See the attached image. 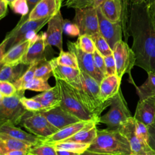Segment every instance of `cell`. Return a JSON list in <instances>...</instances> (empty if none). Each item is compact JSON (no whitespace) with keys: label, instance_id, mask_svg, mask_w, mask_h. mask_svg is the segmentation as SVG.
<instances>
[{"label":"cell","instance_id":"52a82bcc","mask_svg":"<svg viewBox=\"0 0 155 155\" xmlns=\"http://www.w3.org/2000/svg\"><path fill=\"white\" fill-rule=\"evenodd\" d=\"M50 18H47L35 21L28 20L19 25H16L5 37L7 41V51L24 41L33 39L38 35L37 33L45 24H48Z\"/></svg>","mask_w":155,"mask_h":155},{"label":"cell","instance_id":"4dcf8cb0","mask_svg":"<svg viewBox=\"0 0 155 155\" xmlns=\"http://www.w3.org/2000/svg\"><path fill=\"white\" fill-rule=\"evenodd\" d=\"M53 59L58 65L79 69L76 57L74 53L70 51H61L59 56L53 58Z\"/></svg>","mask_w":155,"mask_h":155},{"label":"cell","instance_id":"d6a6232c","mask_svg":"<svg viewBox=\"0 0 155 155\" xmlns=\"http://www.w3.org/2000/svg\"><path fill=\"white\" fill-rule=\"evenodd\" d=\"M51 76H53V67L50 61L45 59L39 61L35 71V78L48 81Z\"/></svg>","mask_w":155,"mask_h":155},{"label":"cell","instance_id":"836d02e7","mask_svg":"<svg viewBox=\"0 0 155 155\" xmlns=\"http://www.w3.org/2000/svg\"><path fill=\"white\" fill-rule=\"evenodd\" d=\"M91 36L94 42L96 49L104 56H108L113 54V50L100 33H96Z\"/></svg>","mask_w":155,"mask_h":155},{"label":"cell","instance_id":"8d00e7d4","mask_svg":"<svg viewBox=\"0 0 155 155\" xmlns=\"http://www.w3.org/2000/svg\"><path fill=\"white\" fill-rule=\"evenodd\" d=\"M31 155H57L56 150L53 145L47 143H41L33 147L30 151Z\"/></svg>","mask_w":155,"mask_h":155},{"label":"cell","instance_id":"f6af8a7d","mask_svg":"<svg viewBox=\"0 0 155 155\" xmlns=\"http://www.w3.org/2000/svg\"><path fill=\"white\" fill-rule=\"evenodd\" d=\"M107 76L116 75V67L113 54L108 56H104Z\"/></svg>","mask_w":155,"mask_h":155},{"label":"cell","instance_id":"8fae6325","mask_svg":"<svg viewBox=\"0 0 155 155\" xmlns=\"http://www.w3.org/2000/svg\"><path fill=\"white\" fill-rule=\"evenodd\" d=\"M118 130L128 140L131 154L136 155H155V151L150 147L149 144L137 136L133 116L124 123Z\"/></svg>","mask_w":155,"mask_h":155},{"label":"cell","instance_id":"7402d4cb","mask_svg":"<svg viewBox=\"0 0 155 155\" xmlns=\"http://www.w3.org/2000/svg\"><path fill=\"white\" fill-rule=\"evenodd\" d=\"M0 133L7 134L19 140L34 147L42 143V139L28 133L12 124L7 123L0 125Z\"/></svg>","mask_w":155,"mask_h":155},{"label":"cell","instance_id":"603a6c76","mask_svg":"<svg viewBox=\"0 0 155 155\" xmlns=\"http://www.w3.org/2000/svg\"><path fill=\"white\" fill-rule=\"evenodd\" d=\"M53 67V76L56 79H59L73 85L80 81L81 70L69 67L58 65L53 58L50 60Z\"/></svg>","mask_w":155,"mask_h":155},{"label":"cell","instance_id":"30bf717a","mask_svg":"<svg viewBox=\"0 0 155 155\" xmlns=\"http://www.w3.org/2000/svg\"><path fill=\"white\" fill-rule=\"evenodd\" d=\"M73 22L78 27L80 35L93 36L99 33L97 8L93 6L75 9Z\"/></svg>","mask_w":155,"mask_h":155},{"label":"cell","instance_id":"f1b7e54d","mask_svg":"<svg viewBox=\"0 0 155 155\" xmlns=\"http://www.w3.org/2000/svg\"><path fill=\"white\" fill-rule=\"evenodd\" d=\"M24 64L18 65H1L0 70V81L14 83L24 73Z\"/></svg>","mask_w":155,"mask_h":155},{"label":"cell","instance_id":"9c48e42d","mask_svg":"<svg viewBox=\"0 0 155 155\" xmlns=\"http://www.w3.org/2000/svg\"><path fill=\"white\" fill-rule=\"evenodd\" d=\"M20 124L31 134L42 139L51 136L58 131L40 112L27 111Z\"/></svg>","mask_w":155,"mask_h":155},{"label":"cell","instance_id":"484cf974","mask_svg":"<svg viewBox=\"0 0 155 155\" xmlns=\"http://www.w3.org/2000/svg\"><path fill=\"white\" fill-rule=\"evenodd\" d=\"M33 147L7 134L0 133V155L13 150L30 151Z\"/></svg>","mask_w":155,"mask_h":155},{"label":"cell","instance_id":"816d5d0a","mask_svg":"<svg viewBox=\"0 0 155 155\" xmlns=\"http://www.w3.org/2000/svg\"><path fill=\"white\" fill-rule=\"evenodd\" d=\"M29 151L19 150H13L9 151L4 155H28Z\"/></svg>","mask_w":155,"mask_h":155},{"label":"cell","instance_id":"6da1fadb","mask_svg":"<svg viewBox=\"0 0 155 155\" xmlns=\"http://www.w3.org/2000/svg\"><path fill=\"white\" fill-rule=\"evenodd\" d=\"M128 27L133 39L131 49L136 56L135 65L147 73H155V28L146 1L131 5Z\"/></svg>","mask_w":155,"mask_h":155},{"label":"cell","instance_id":"d590c367","mask_svg":"<svg viewBox=\"0 0 155 155\" xmlns=\"http://www.w3.org/2000/svg\"><path fill=\"white\" fill-rule=\"evenodd\" d=\"M51 87L48 83V81L41 78H33L30 82L25 84L22 90H31L35 91L44 92L48 90H50Z\"/></svg>","mask_w":155,"mask_h":155},{"label":"cell","instance_id":"bcb514c9","mask_svg":"<svg viewBox=\"0 0 155 155\" xmlns=\"http://www.w3.org/2000/svg\"><path fill=\"white\" fill-rule=\"evenodd\" d=\"M148 130L149 134L148 144L155 151V119L151 124L148 126Z\"/></svg>","mask_w":155,"mask_h":155},{"label":"cell","instance_id":"277c9868","mask_svg":"<svg viewBox=\"0 0 155 155\" xmlns=\"http://www.w3.org/2000/svg\"><path fill=\"white\" fill-rule=\"evenodd\" d=\"M56 84L59 88L62 107L81 120H99L84 106L71 85L59 79H56Z\"/></svg>","mask_w":155,"mask_h":155},{"label":"cell","instance_id":"f546056e","mask_svg":"<svg viewBox=\"0 0 155 155\" xmlns=\"http://www.w3.org/2000/svg\"><path fill=\"white\" fill-rule=\"evenodd\" d=\"M52 145H53L56 150H65L81 154L88 150L90 144L81 143L74 142H62L54 143Z\"/></svg>","mask_w":155,"mask_h":155},{"label":"cell","instance_id":"74e56055","mask_svg":"<svg viewBox=\"0 0 155 155\" xmlns=\"http://www.w3.org/2000/svg\"><path fill=\"white\" fill-rule=\"evenodd\" d=\"M21 102L25 110L30 112H44L45 110L42 104L33 97L27 98L22 96L21 98Z\"/></svg>","mask_w":155,"mask_h":155},{"label":"cell","instance_id":"ab89813d","mask_svg":"<svg viewBox=\"0 0 155 155\" xmlns=\"http://www.w3.org/2000/svg\"><path fill=\"white\" fill-rule=\"evenodd\" d=\"M17 91L18 90L13 83L0 81V96L10 97L14 96Z\"/></svg>","mask_w":155,"mask_h":155},{"label":"cell","instance_id":"9f6ffc18","mask_svg":"<svg viewBox=\"0 0 155 155\" xmlns=\"http://www.w3.org/2000/svg\"><path fill=\"white\" fill-rule=\"evenodd\" d=\"M131 4H141L143 2H145L146 0H129Z\"/></svg>","mask_w":155,"mask_h":155},{"label":"cell","instance_id":"e0dca14e","mask_svg":"<svg viewBox=\"0 0 155 155\" xmlns=\"http://www.w3.org/2000/svg\"><path fill=\"white\" fill-rule=\"evenodd\" d=\"M47 46L48 45L46 42L45 32L38 34L22 59V64L28 66L34 62L46 59L45 53Z\"/></svg>","mask_w":155,"mask_h":155},{"label":"cell","instance_id":"cb8c5ba5","mask_svg":"<svg viewBox=\"0 0 155 155\" xmlns=\"http://www.w3.org/2000/svg\"><path fill=\"white\" fill-rule=\"evenodd\" d=\"M32 97L42 104L45 111L60 106L61 103V93L59 87L56 84L50 90Z\"/></svg>","mask_w":155,"mask_h":155},{"label":"cell","instance_id":"3957f363","mask_svg":"<svg viewBox=\"0 0 155 155\" xmlns=\"http://www.w3.org/2000/svg\"><path fill=\"white\" fill-rule=\"evenodd\" d=\"M99 85L89 74L81 71L79 82L71 85L84 106L98 119H100L102 112L109 106L101 100Z\"/></svg>","mask_w":155,"mask_h":155},{"label":"cell","instance_id":"5b68a950","mask_svg":"<svg viewBox=\"0 0 155 155\" xmlns=\"http://www.w3.org/2000/svg\"><path fill=\"white\" fill-rule=\"evenodd\" d=\"M25 90H19L12 96H0V125L9 123L14 125L20 124L28 111L21 102Z\"/></svg>","mask_w":155,"mask_h":155},{"label":"cell","instance_id":"f35d334b","mask_svg":"<svg viewBox=\"0 0 155 155\" xmlns=\"http://www.w3.org/2000/svg\"><path fill=\"white\" fill-rule=\"evenodd\" d=\"M10 7L15 13L21 15V17H25L28 14V6L27 0H16Z\"/></svg>","mask_w":155,"mask_h":155},{"label":"cell","instance_id":"83f0119b","mask_svg":"<svg viewBox=\"0 0 155 155\" xmlns=\"http://www.w3.org/2000/svg\"><path fill=\"white\" fill-rule=\"evenodd\" d=\"M148 78L146 81L140 86L134 85L139 101L155 96V73L147 72Z\"/></svg>","mask_w":155,"mask_h":155},{"label":"cell","instance_id":"d6986e66","mask_svg":"<svg viewBox=\"0 0 155 155\" xmlns=\"http://www.w3.org/2000/svg\"><path fill=\"white\" fill-rule=\"evenodd\" d=\"M122 79L117 75L105 76L100 83V97L104 104L110 105L111 99L120 90Z\"/></svg>","mask_w":155,"mask_h":155},{"label":"cell","instance_id":"6f0895ef","mask_svg":"<svg viewBox=\"0 0 155 155\" xmlns=\"http://www.w3.org/2000/svg\"><path fill=\"white\" fill-rule=\"evenodd\" d=\"M15 1H16V0H5V1L7 2V4H8V5H10V6L12 5V3H13Z\"/></svg>","mask_w":155,"mask_h":155},{"label":"cell","instance_id":"ffe728a7","mask_svg":"<svg viewBox=\"0 0 155 155\" xmlns=\"http://www.w3.org/2000/svg\"><path fill=\"white\" fill-rule=\"evenodd\" d=\"M35 38L32 39L24 41L9 49L0 61L1 65H18L22 64V61Z\"/></svg>","mask_w":155,"mask_h":155},{"label":"cell","instance_id":"91938a15","mask_svg":"<svg viewBox=\"0 0 155 155\" xmlns=\"http://www.w3.org/2000/svg\"><path fill=\"white\" fill-rule=\"evenodd\" d=\"M28 155H31V154H28Z\"/></svg>","mask_w":155,"mask_h":155},{"label":"cell","instance_id":"1f68e13d","mask_svg":"<svg viewBox=\"0 0 155 155\" xmlns=\"http://www.w3.org/2000/svg\"><path fill=\"white\" fill-rule=\"evenodd\" d=\"M38 62H36L30 64L25 71L24 73L13 83L17 90H22L24 86L35 78V73Z\"/></svg>","mask_w":155,"mask_h":155},{"label":"cell","instance_id":"8992f818","mask_svg":"<svg viewBox=\"0 0 155 155\" xmlns=\"http://www.w3.org/2000/svg\"><path fill=\"white\" fill-rule=\"evenodd\" d=\"M110 107L108 111L101 116L99 119V123L106 125L108 128L118 130L133 117L121 89L111 99Z\"/></svg>","mask_w":155,"mask_h":155},{"label":"cell","instance_id":"681fc988","mask_svg":"<svg viewBox=\"0 0 155 155\" xmlns=\"http://www.w3.org/2000/svg\"><path fill=\"white\" fill-rule=\"evenodd\" d=\"M8 4L5 1V0L0 1V19H2L4 18L7 12V6Z\"/></svg>","mask_w":155,"mask_h":155},{"label":"cell","instance_id":"7a4b0ae2","mask_svg":"<svg viewBox=\"0 0 155 155\" xmlns=\"http://www.w3.org/2000/svg\"><path fill=\"white\" fill-rule=\"evenodd\" d=\"M107 155H130L131 148L128 140L119 130L110 128L97 130L94 140L88 150Z\"/></svg>","mask_w":155,"mask_h":155},{"label":"cell","instance_id":"7c38bea8","mask_svg":"<svg viewBox=\"0 0 155 155\" xmlns=\"http://www.w3.org/2000/svg\"><path fill=\"white\" fill-rule=\"evenodd\" d=\"M67 44L68 50L74 53L76 57L79 70L89 74L100 84L104 76L96 68L93 54L87 53L81 50L76 42L68 41Z\"/></svg>","mask_w":155,"mask_h":155},{"label":"cell","instance_id":"f907efd6","mask_svg":"<svg viewBox=\"0 0 155 155\" xmlns=\"http://www.w3.org/2000/svg\"><path fill=\"white\" fill-rule=\"evenodd\" d=\"M7 41L4 39L0 45V61L3 58L4 54L7 51Z\"/></svg>","mask_w":155,"mask_h":155},{"label":"cell","instance_id":"5bb4252c","mask_svg":"<svg viewBox=\"0 0 155 155\" xmlns=\"http://www.w3.org/2000/svg\"><path fill=\"white\" fill-rule=\"evenodd\" d=\"M99 124L98 120H81L76 123L68 125L61 130H58L56 133L51 136L42 139V143L53 145L56 143H59L74 136L75 134L85 128V127L93 124Z\"/></svg>","mask_w":155,"mask_h":155},{"label":"cell","instance_id":"ba28073f","mask_svg":"<svg viewBox=\"0 0 155 155\" xmlns=\"http://www.w3.org/2000/svg\"><path fill=\"white\" fill-rule=\"evenodd\" d=\"M116 67V75L120 79L125 73L129 74V81L136 85L131 77V71L136 63V56L127 43L122 40L119 41L113 49Z\"/></svg>","mask_w":155,"mask_h":155},{"label":"cell","instance_id":"4316f807","mask_svg":"<svg viewBox=\"0 0 155 155\" xmlns=\"http://www.w3.org/2000/svg\"><path fill=\"white\" fill-rule=\"evenodd\" d=\"M97 124H98L95 123L85 127L74 136L63 142H74L81 143L91 144L97 136L98 130L97 128Z\"/></svg>","mask_w":155,"mask_h":155},{"label":"cell","instance_id":"b9f144b4","mask_svg":"<svg viewBox=\"0 0 155 155\" xmlns=\"http://www.w3.org/2000/svg\"><path fill=\"white\" fill-rule=\"evenodd\" d=\"M63 31L71 37L79 36L80 35V31L77 25L68 19H64Z\"/></svg>","mask_w":155,"mask_h":155},{"label":"cell","instance_id":"d4e9b609","mask_svg":"<svg viewBox=\"0 0 155 155\" xmlns=\"http://www.w3.org/2000/svg\"><path fill=\"white\" fill-rule=\"evenodd\" d=\"M103 16L112 22H120L122 14L121 0H106L99 7Z\"/></svg>","mask_w":155,"mask_h":155},{"label":"cell","instance_id":"ee69618b","mask_svg":"<svg viewBox=\"0 0 155 155\" xmlns=\"http://www.w3.org/2000/svg\"><path fill=\"white\" fill-rule=\"evenodd\" d=\"M134 123H135V130H136V133L137 136L148 143L149 134H148V127L145 125L144 124L142 123L141 122L135 119H134Z\"/></svg>","mask_w":155,"mask_h":155},{"label":"cell","instance_id":"ac0fdd59","mask_svg":"<svg viewBox=\"0 0 155 155\" xmlns=\"http://www.w3.org/2000/svg\"><path fill=\"white\" fill-rule=\"evenodd\" d=\"M62 0H41L28 15L27 21L51 18L59 11Z\"/></svg>","mask_w":155,"mask_h":155},{"label":"cell","instance_id":"db71d44e","mask_svg":"<svg viewBox=\"0 0 155 155\" xmlns=\"http://www.w3.org/2000/svg\"><path fill=\"white\" fill-rule=\"evenodd\" d=\"M106 0H94V5H93V7H95V8H98L99 7L101 4L104 2Z\"/></svg>","mask_w":155,"mask_h":155},{"label":"cell","instance_id":"9a60e30c","mask_svg":"<svg viewBox=\"0 0 155 155\" xmlns=\"http://www.w3.org/2000/svg\"><path fill=\"white\" fill-rule=\"evenodd\" d=\"M64 19L59 11L52 16L48 22V28L45 32L46 42L48 46H54L59 51L62 50V32Z\"/></svg>","mask_w":155,"mask_h":155},{"label":"cell","instance_id":"7bdbcfd3","mask_svg":"<svg viewBox=\"0 0 155 155\" xmlns=\"http://www.w3.org/2000/svg\"><path fill=\"white\" fill-rule=\"evenodd\" d=\"M94 63L96 68L101 73V74L105 77L107 76V72L105 69V64L104 56L96 49L93 53Z\"/></svg>","mask_w":155,"mask_h":155},{"label":"cell","instance_id":"7dc6e473","mask_svg":"<svg viewBox=\"0 0 155 155\" xmlns=\"http://www.w3.org/2000/svg\"><path fill=\"white\" fill-rule=\"evenodd\" d=\"M147 10L155 28V0H146Z\"/></svg>","mask_w":155,"mask_h":155},{"label":"cell","instance_id":"11a10c76","mask_svg":"<svg viewBox=\"0 0 155 155\" xmlns=\"http://www.w3.org/2000/svg\"><path fill=\"white\" fill-rule=\"evenodd\" d=\"M79 155H107V154H100V153H94L88 150H87L84 153L79 154Z\"/></svg>","mask_w":155,"mask_h":155},{"label":"cell","instance_id":"680465c9","mask_svg":"<svg viewBox=\"0 0 155 155\" xmlns=\"http://www.w3.org/2000/svg\"><path fill=\"white\" fill-rule=\"evenodd\" d=\"M130 155H136V154H131Z\"/></svg>","mask_w":155,"mask_h":155},{"label":"cell","instance_id":"2e32d148","mask_svg":"<svg viewBox=\"0 0 155 155\" xmlns=\"http://www.w3.org/2000/svg\"><path fill=\"white\" fill-rule=\"evenodd\" d=\"M48 121L58 130L71 124L81 121L61 105L50 110L41 112Z\"/></svg>","mask_w":155,"mask_h":155},{"label":"cell","instance_id":"44dd1931","mask_svg":"<svg viewBox=\"0 0 155 155\" xmlns=\"http://www.w3.org/2000/svg\"><path fill=\"white\" fill-rule=\"evenodd\" d=\"M133 117L147 127L151 124L155 119V96L139 100Z\"/></svg>","mask_w":155,"mask_h":155},{"label":"cell","instance_id":"f5cc1de1","mask_svg":"<svg viewBox=\"0 0 155 155\" xmlns=\"http://www.w3.org/2000/svg\"><path fill=\"white\" fill-rule=\"evenodd\" d=\"M57 155H79V154H76L73 152L65 151V150H56Z\"/></svg>","mask_w":155,"mask_h":155},{"label":"cell","instance_id":"e575fe53","mask_svg":"<svg viewBox=\"0 0 155 155\" xmlns=\"http://www.w3.org/2000/svg\"><path fill=\"white\" fill-rule=\"evenodd\" d=\"M76 43L81 50L87 53L93 54L96 50L91 36L88 35H79Z\"/></svg>","mask_w":155,"mask_h":155},{"label":"cell","instance_id":"60d3db41","mask_svg":"<svg viewBox=\"0 0 155 155\" xmlns=\"http://www.w3.org/2000/svg\"><path fill=\"white\" fill-rule=\"evenodd\" d=\"M65 1V5L68 8L74 9L82 8L88 7H93L94 0H62Z\"/></svg>","mask_w":155,"mask_h":155},{"label":"cell","instance_id":"4fadbf2b","mask_svg":"<svg viewBox=\"0 0 155 155\" xmlns=\"http://www.w3.org/2000/svg\"><path fill=\"white\" fill-rule=\"evenodd\" d=\"M99 19V33L105 38L113 50L115 45L122 38V28L120 22H112L102 15L99 7L97 8Z\"/></svg>","mask_w":155,"mask_h":155},{"label":"cell","instance_id":"c3c4849f","mask_svg":"<svg viewBox=\"0 0 155 155\" xmlns=\"http://www.w3.org/2000/svg\"><path fill=\"white\" fill-rule=\"evenodd\" d=\"M41 1V0H27V4H28V15H27V16H25V17H21L16 25H19L22 24V23H24V22H25V21H27V18H28V15L31 13V12L33 10V9L35 7V6H36Z\"/></svg>","mask_w":155,"mask_h":155}]
</instances>
